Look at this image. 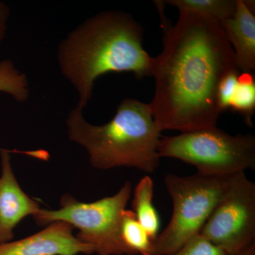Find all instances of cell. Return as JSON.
<instances>
[{"label":"cell","instance_id":"e0dca14e","mask_svg":"<svg viewBox=\"0 0 255 255\" xmlns=\"http://www.w3.org/2000/svg\"><path fill=\"white\" fill-rule=\"evenodd\" d=\"M240 70H235L223 79L218 92V105L221 113L230 110L231 101L239 80Z\"/></svg>","mask_w":255,"mask_h":255},{"label":"cell","instance_id":"7a4b0ae2","mask_svg":"<svg viewBox=\"0 0 255 255\" xmlns=\"http://www.w3.org/2000/svg\"><path fill=\"white\" fill-rule=\"evenodd\" d=\"M143 31L130 15L101 12L68 33L58 48L64 78L78 96L83 109L91 100L95 82L109 73H131L137 79L152 77L154 58L142 46Z\"/></svg>","mask_w":255,"mask_h":255},{"label":"cell","instance_id":"2e32d148","mask_svg":"<svg viewBox=\"0 0 255 255\" xmlns=\"http://www.w3.org/2000/svg\"><path fill=\"white\" fill-rule=\"evenodd\" d=\"M171 255H227L221 248L199 234Z\"/></svg>","mask_w":255,"mask_h":255},{"label":"cell","instance_id":"ac0fdd59","mask_svg":"<svg viewBox=\"0 0 255 255\" xmlns=\"http://www.w3.org/2000/svg\"><path fill=\"white\" fill-rule=\"evenodd\" d=\"M9 16V7L3 1H0V48H1V43L5 38L6 30H7Z\"/></svg>","mask_w":255,"mask_h":255},{"label":"cell","instance_id":"7c38bea8","mask_svg":"<svg viewBox=\"0 0 255 255\" xmlns=\"http://www.w3.org/2000/svg\"><path fill=\"white\" fill-rule=\"evenodd\" d=\"M162 3L175 6L179 12L207 16L219 23L232 17L237 8V0H167Z\"/></svg>","mask_w":255,"mask_h":255},{"label":"cell","instance_id":"8fae6325","mask_svg":"<svg viewBox=\"0 0 255 255\" xmlns=\"http://www.w3.org/2000/svg\"><path fill=\"white\" fill-rule=\"evenodd\" d=\"M153 191L152 179L142 177L134 189L132 208L137 221L154 241L158 234L159 218L153 205Z\"/></svg>","mask_w":255,"mask_h":255},{"label":"cell","instance_id":"52a82bcc","mask_svg":"<svg viewBox=\"0 0 255 255\" xmlns=\"http://www.w3.org/2000/svg\"><path fill=\"white\" fill-rule=\"evenodd\" d=\"M227 255L255 243V184L245 172L233 174L200 233Z\"/></svg>","mask_w":255,"mask_h":255},{"label":"cell","instance_id":"9a60e30c","mask_svg":"<svg viewBox=\"0 0 255 255\" xmlns=\"http://www.w3.org/2000/svg\"><path fill=\"white\" fill-rule=\"evenodd\" d=\"M230 110L243 116L246 124L252 126L255 111V80L251 73H241Z\"/></svg>","mask_w":255,"mask_h":255},{"label":"cell","instance_id":"277c9868","mask_svg":"<svg viewBox=\"0 0 255 255\" xmlns=\"http://www.w3.org/2000/svg\"><path fill=\"white\" fill-rule=\"evenodd\" d=\"M132 194L127 182L113 196L92 202H82L64 195L58 209H42L33 219L39 226L55 221L68 223L78 230L76 237L98 255H135L123 241L122 220Z\"/></svg>","mask_w":255,"mask_h":255},{"label":"cell","instance_id":"5b68a950","mask_svg":"<svg viewBox=\"0 0 255 255\" xmlns=\"http://www.w3.org/2000/svg\"><path fill=\"white\" fill-rule=\"evenodd\" d=\"M157 151L159 157L179 159L210 175L228 177L255 169V137L231 135L216 127L161 137Z\"/></svg>","mask_w":255,"mask_h":255},{"label":"cell","instance_id":"8992f818","mask_svg":"<svg viewBox=\"0 0 255 255\" xmlns=\"http://www.w3.org/2000/svg\"><path fill=\"white\" fill-rule=\"evenodd\" d=\"M228 177L198 172L187 177L167 174L166 189L172 198V217L154 240L151 255H171L200 233L226 186Z\"/></svg>","mask_w":255,"mask_h":255},{"label":"cell","instance_id":"ba28073f","mask_svg":"<svg viewBox=\"0 0 255 255\" xmlns=\"http://www.w3.org/2000/svg\"><path fill=\"white\" fill-rule=\"evenodd\" d=\"M71 225L55 221L28 237L0 243V255H78L94 254L90 246L73 233Z\"/></svg>","mask_w":255,"mask_h":255},{"label":"cell","instance_id":"30bf717a","mask_svg":"<svg viewBox=\"0 0 255 255\" xmlns=\"http://www.w3.org/2000/svg\"><path fill=\"white\" fill-rule=\"evenodd\" d=\"M232 46L236 66L242 73L255 70V16L253 1L237 0L232 17L220 22Z\"/></svg>","mask_w":255,"mask_h":255},{"label":"cell","instance_id":"3957f363","mask_svg":"<svg viewBox=\"0 0 255 255\" xmlns=\"http://www.w3.org/2000/svg\"><path fill=\"white\" fill-rule=\"evenodd\" d=\"M66 127L69 140L86 150L94 168L132 167L152 173L158 167L161 130L150 104L125 99L114 118L101 126L87 122L83 110L76 107L69 114Z\"/></svg>","mask_w":255,"mask_h":255},{"label":"cell","instance_id":"6da1fadb","mask_svg":"<svg viewBox=\"0 0 255 255\" xmlns=\"http://www.w3.org/2000/svg\"><path fill=\"white\" fill-rule=\"evenodd\" d=\"M235 70L234 52L219 21L179 12L177 23L164 32L163 49L152 65L155 92L150 105L159 130L216 127L220 84Z\"/></svg>","mask_w":255,"mask_h":255},{"label":"cell","instance_id":"4fadbf2b","mask_svg":"<svg viewBox=\"0 0 255 255\" xmlns=\"http://www.w3.org/2000/svg\"><path fill=\"white\" fill-rule=\"evenodd\" d=\"M121 229L124 243L135 255H152L153 240L137 221L133 211L125 210Z\"/></svg>","mask_w":255,"mask_h":255},{"label":"cell","instance_id":"d6986e66","mask_svg":"<svg viewBox=\"0 0 255 255\" xmlns=\"http://www.w3.org/2000/svg\"><path fill=\"white\" fill-rule=\"evenodd\" d=\"M233 255H255V243H253L243 251L240 252L237 254Z\"/></svg>","mask_w":255,"mask_h":255},{"label":"cell","instance_id":"9c48e42d","mask_svg":"<svg viewBox=\"0 0 255 255\" xmlns=\"http://www.w3.org/2000/svg\"><path fill=\"white\" fill-rule=\"evenodd\" d=\"M1 172L0 174V243L14 238L15 228L27 216L38 214L41 206L20 187L6 150L0 151Z\"/></svg>","mask_w":255,"mask_h":255},{"label":"cell","instance_id":"5bb4252c","mask_svg":"<svg viewBox=\"0 0 255 255\" xmlns=\"http://www.w3.org/2000/svg\"><path fill=\"white\" fill-rule=\"evenodd\" d=\"M0 92L22 102L29 97V85L26 75L18 70L9 59L0 61Z\"/></svg>","mask_w":255,"mask_h":255}]
</instances>
